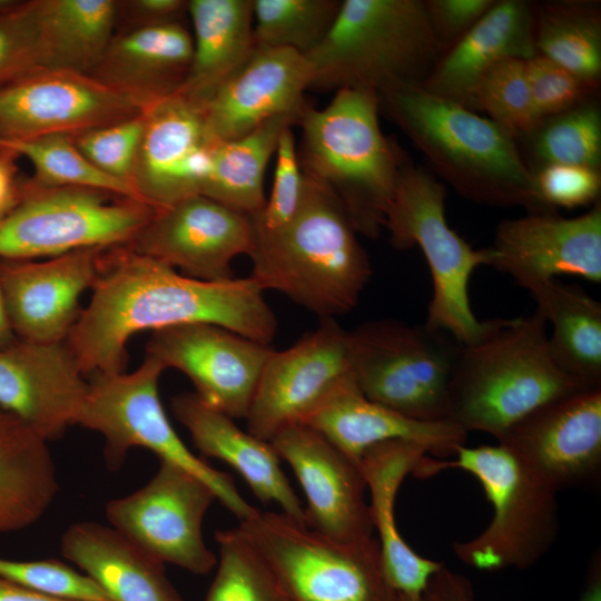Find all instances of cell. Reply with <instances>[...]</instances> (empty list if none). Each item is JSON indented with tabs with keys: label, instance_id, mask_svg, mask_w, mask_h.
<instances>
[{
	"label": "cell",
	"instance_id": "1",
	"mask_svg": "<svg viewBox=\"0 0 601 601\" xmlns=\"http://www.w3.org/2000/svg\"><path fill=\"white\" fill-rule=\"evenodd\" d=\"M92 290L66 339L88 376L125 372L126 344L146 329L207 323L265 345L276 336V316L250 276L196 279L128 245L102 249Z\"/></svg>",
	"mask_w": 601,
	"mask_h": 601
},
{
	"label": "cell",
	"instance_id": "2",
	"mask_svg": "<svg viewBox=\"0 0 601 601\" xmlns=\"http://www.w3.org/2000/svg\"><path fill=\"white\" fill-rule=\"evenodd\" d=\"M380 108L424 155L434 171L470 201L548 210L516 139L489 118L426 91L403 86L381 95Z\"/></svg>",
	"mask_w": 601,
	"mask_h": 601
},
{
	"label": "cell",
	"instance_id": "3",
	"mask_svg": "<svg viewBox=\"0 0 601 601\" xmlns=\"http://www.w3.org/2000/svg\"><path fill=\"white\" fill-rule=\"evenodd\" d=\"M356 235L336 197L305 176L300 205L287 224L254 226L250 277L319 318H335L356 307L372 276Z\"/></svg>",
	"mask_w": 601,
	"mask_h": 601
},
{
	"label": "cell",
	"instance_id": "4",
	"mask_svg": "<svg viewBox=\"0 0 601 601\" xmlns=\"http://www.w3.org/2000/svg\"><path fill=\"white\" fill-rule=\"evenodd\" d=\"M539 309L493 318L475 342L461 346L450 384L449 421L499 440L540 406L588 390L555 362Z\"/></svg>",
	"mask_w": 601,
	"mask_h": 601
},
{
	"label": "cell",
	"instance_id": "5",
	"mask_svg": "<svg viewBox=\"0 0 601 601\" xmlns=\"http://www.w3.org/2000/svg\"><path fill=\"white\" fill-rule=\"evenodd\" d=\"M380 109L376 92L341 89L325 108L308 106L297 124L302 173L328 189L355 231L368 238L384 227L407 165L398 146L382 132Z\"/></svg>",
	"mask_w": 601,
	"mask_h": 601
},
{
	"label": "cell",
	"instance_id": "6",
	"mask_svg": "<svg viewBox=\"0 0 601 601\" xmlns=\"http://www.w3.org/2000/svg\"><path fill=\"white\" fill-rule=\"evenodd\" d=\"M440 57L423 0H342L331 31L305 56L309 89L377 95L422 86Z\"/></svg>",
	"mask_w": 601,
	"mask_h": 601
},
{
	"label": "cell",
	"instance_id": "7",
	"mask_svg": "<svg viewBox=\"0 0 601 601\" xmlns=\"http://www.w3.org/2000/svg\"><path fill=\"white\" fill-rule=\"evenodd\" d=\"M453 456L441 461L426 454L413 474L425 479L447 469H460L476 479L491 503L493 515L487 526L471 540L454 542V554L481 571L533 566L558 536V492L501 443L463 445Z\"/></svg>",
	"mask_w": 601,
	"mask_h": 601
},
{
	"label": "cell",
	"instance_id": "8",
	"mask_svg": "<svg viewBox=\"0 0 601 601\" xmlns=\"http://www.w3.org/2000/svg\"><path fill=\"white\" fill-rule=\"evenodd\" d=\"M444 185L425 169L406 165L398 179L384 227L397 249L418 246L428 265L433 295L425 325L443 331L462 345L486 331L490 321H479L472 311L469 282L473 272L492 266V247L474 249L445 217Z\"/></svg>",
	"mask_w": 601,
	"mask_h": 601
},
{
	"label": "cell",
	"instance_id": "9",
	"mask_svg": "<svg viewBox=\"0 0 601 601\" xmlns=\"http://www.w3.org/2000/svg\"><path fill=\"white\" fill-rule=\"evenodd\" d=\"M165 368L146 357L131 373H95L77 425L101 434L104 459L109 470H118L132 447H145L160 461L174 464L207 484L218 501L239 521L259 511L238 492L233 477L196 456L170 424L158 392Z\"/></svg>",
	"mask_w": 601,
	"mask_h": 601
},
{
	"label": "cell",
	"instance_id": "10",
	"mask_svg": "<svg viewBox=\"0 0 601 601\" xmlns=\"http://www.w3.org/2000/svg\"><path fill=\"white\" fill-rule=\"evenodd\" d=\"M238 531L263 556L288 601H400L380 544L339 542L283 512H258Z\"/></svg>",
	"mask_w": 601,
	"mask_h": 601
},
{
	"label": "cell",
	"instance_id": "11",
	"mask_svg": "<svg viewBox=\"0 0 601 601\" xmlns=\"http://www.w3.org/2000/svg\"><path fill=\"white\" fill-rule=\"evenodd\" d=\"M462 344L427 325L376 319L348 332L349 365L371 401L407 417L449 421L450 384Z\"/></svg>",
	"mask_w": 601,
	"mask_h": 601
},
{
	"label": "cell",
	"instance_id": "12",
	"mask_svg": "<svg viewBox=\"0 0 601 601\" xmlns=\"http://www.w3.org/2000/svg\"><path fill=\"white\" fill-rule=\"evenodd\" d=\"M157 208L109 191L24 183L0 219V258L31 260L82 248L129 244Z\"/></svg>",
	"mask_w": 601,
	"mask_h": 601
},
{
	"label": "cell",
	"instance_id": "13",
	"mask_svg": "<svg viewBox=\"0 0 601 601\" xmlns=\"http://www.w3.org/2000/svg\"><path fill=\"white\" fill-rule=\"evenodd\" d=\"M215 500L214 491L198 477L160 461L142 487L107 503L106 516L114 529L164 564L207 574L217 558L205 543L203 521Z\"/></svg>",
	"mask_w": 601,
	"mask_h": 601
},
{
	"label": "cell",
	"instance_id": "14",
	"mask_svg": "<svg viewBox=\"0 0 601 601\" xmlns=\"http://www.w3.org/2000/svg\"><path fill=\"white\" fill-rule=\"evenodd\" d=\"M149 105L90 75L43 68L0 89V141L77 136L135 117Z\"/></svg>",
	"mask_w": 601,
	"mask_h": 601
},
{
	"label": "cell",
	"instance_id": "15",
	"mask_svg": "<svg viewBox=\"0 0 601 601\" xmlns=\"http://www.w3.org/2000/svg\"><path fill=\"white\" fill-rule=\"evenodd\" d=\"M351 374L348 331L335 318H321L314 331L268 357L245 417L248 432L269 442L300 423Z\"/></svg>",
	"mask_w": 601,
	"mask_h": 601
},
{
	"label": "cell",
	"instance_id": "16",
	"mask_svg": "<svg viewBox=\"0 0 601 601\" xmlns=\"http://www.w3.org/2000/svg\"><path fill=\"white\" fill-rule=\"evenodd\" d=\"M273 351L224 327L194 323L155 331L146 357L183 372L210 407L245 418Z\"/></svg>",
	"mask_w": 601,
	"mask_h": 601
},
{
	"label": "cell",
	"instance_id": "17",
	"mask_svg": "<svg viewBox=\"0 0 601 601\" xmlns=\"http://www.w3.org/2000/svg\"><path fill=\"white\" fill-rule=\"evenodd\" d=\"M127 245L186 276L221 282L234 278L235 257L252 253L254 225L250 216L194 195L158 208Z\"/></svg>",
	"mask_w": 601,
	"mask_h": 601
},
{
	"label": "cell",
	"instance_id": "18",
	"mask_svg": "<svg viewBox=\"0 0 601 601\" xmlns=\"http://www.w3.org/2000/svg\"><path fill=\"white\" fill-rule=\"evenodd\" d=\"M497 441L555 492L597 485L601 476V388L540 406Z\"/></svg>",
	"mask_w": 601,
	"mask_h": 601
},
{
	"label": "cell",
	"instance_id": "19",
	"mask_svg": "<svg viewBox=\"0 0 601 601\" xmlns=\"http://www.w3.org/2000/svg\"><path fill=\"white\" fill-rule=\"evenodd\" d=\"M269 443L304 491L306 526L339 542L373 536L366 484L355 462L303 423L284 427Z\"/></svg>",
	"mask_w": 601,
	"mask_h": 601
},
{
	"label": "cell",
	"instance_id": "20",
	"mask_svg": "<svg viewBox=\"0 0 601 601\" xmlns=\"http://www.w3.org/2000/svg\"><path fill=\"white\" fill-rule=\"evenodd\" d=\"M492 249V267L528 290L560 275L600 283L601 204L575 217L541 211L502 220Z\"/></svg>",
	"mask_w": 601,
	"mask_h": 601
},
{
	"label": "cell",
	"instance_id": "21",
	"mask_svg": "<svg viewBox=\"0 0 601 601\" xmlns=\"http://www.w3.org/2000/svg\"><path fill=\"white\" fill-rule=\"evenodd\" d=\"M216 140L200 106L180 93L144 110V129L131 184L155 208L201 195Z\"/></svg>",
	"mask_w": 601,
	"mask_h": 601
},
{
	"label": "cell",
	"instance_id": "22",
	"mask_svg": "<svg viewBox=\"0 0 601 601\" xmlns=\"http://www.w3.org/2000/svg\"><path fill=\"white\" fill-rule=\"evenodd\" d=\"M66 342L17 338L0 349V411L48 442L76 425L89 381Z\"/></svg>",
	"mask_w": 601,
	"mask_h": 601
},
{
	"label": "cell",
	"instance_id": "23",
	"mask_svg": "<svg viewBox=\"0 0 601 601\" xmlns=\"http://www.w3.org/2000/svg\"><path fill=\"white\" fill-rule=\"evenodd\" d=\"M104 248L69 252L41 262H0V284L11 327L19 339L66 342L92 288Z\"/></svg>",
	"mask_w": 601,
	"mask_h": 601
},
{
	"label": "cell",
	"instance_id": "24",
	"mask_svg": "<svg viewBox=\"0 0 601 601\" xmlns=\"http://www.w3.org/2000/svg\"><path fill=\"white\" fill-rule=\"evenodd\" d=\"M311 67L289 49L256 47L246 63L200 107L216 141L240 138L279 116L302 115L309 106Z\"/></svg>",
	"mask_w": 601,
	"mask_h": 601
},
{
	"label": "cell",
	"instance_id": "25",
	"mask_svg": "<svg viewBox=\"0 0 601 601\" xmlns=\"http://www.w3.org/2000/svg\"><path fill=\"white\" fill-rule=\"evenodd\" d=\"M300 423L321 433L357 465L370 447L386 441L413 442L427 453L447 457L467 439V432L453 422L414 420L368 400L353 374Z\"/></svg>",
	"mask_w": 601,
	"mask_h": 601
},
{
	"label": "cell",
	"instance_id": "26",
	"mask_svg": "<svg viewBox=\"0 0 601 601\" xmlns=\"http://www.w3.org/2000/svg\"><path fill=\"white\" fill-rule=\"evenodd\" d=\"M538 55L533 6L523 0L495 1L491 9L436 61L422 87L476 112L483 77L506 59Z\"/></svg>",
	"mask_w": 601,
	"mask_h": 601
},
{
	"label": "cell",
	"instance_id": "27",
	"mask_svg": "<svg viewBox=\"0 0 601 601\" xmlns=\"http://www.w3.org/2000/svg\"><path fill=\"white\" fill-rule=\"evenodd\" d=\"M170 404L201 454L230 465L260 502L276 503L284 514L305 524L304 506L269 442L243 431L234 418L210 407L195 393L178 394Z\"/></svg>",
	"mask_w": 601,
	"mask_h": 601
},
{
	"label": "cell",
	"instance_id": "28",
	"mask_svg": "<svg viewBox=\"0 0 601 601\" xmlns=\"http://www.w3.org/2000/svg\"><path fill=\"white\" fill-rule=\"evenodd\" d=\"M426 454L416 443L394 440L370 447L358 462L370 492V515L386 578L398 594L408 597L423 595L431 577L444 565L415 552L395 521L398 489Z\"/></svg>",
	"mask_w": 601,
	"mask_h": 601
},
{
	"label": "cell",
	"instance_id": "29",
	"mask_svg": "<svg viewBox=\"0 0 601 601\" xmlns=\"http://www.w3.org/2000/svg\"><path fill=\"white\" fill-rule=\"evenodd\" d=\"M193 37L183 22L115 32L90 76L152 104L178 93L189 72Z\"/></svg>",
	"mask_w": 601,
	"mask_h": 601
},
{
	"label": "cell",
	"instance_id": "30",
	"mask_svg": "<svg viewBox=\"0 0 601 601\" xmlns=\"http://www.w3.org/2000/svg\"><path fill=\"white\" fill-rule=\"evenodd\" d=\"M61 553L114 601H184L164 563L112 526L91 521L70 525Z\"/></svg>",
	"mask_w": 601,
	"mask_h": 601
},
{
	"label": "cell",
	"instance_id": "31",
	"mask_svg": "<svg viewBox=\"0 0 601 601\" xmlns=\"http://www.w3.org/2000/svg\"><path fill=\"white\" fill-rule=\"evenodd\" d=\"M193 57L178 93L203 106L256 49L254 0H188Z\"/></svg>",
	"mask_w": 601,
	"mask_h": 601
},
{
	"label": "cell",
	"instance_id": "32",
	"mask_svg": "<svg viewBox=\"0 0 601 601\" xmlns=\"http://www.w3.org/2000/svg\"><path fill=\"white\" fill-rule=\"evenodd\" d=\"M59 491L48 441L0 411V533L38 521Z\"/></svg>",
	"mask_w": 601,
	"mask_h": 601
},
{
	"label": "cell",
	"instance_id": "33",
	"mask_svg": "<svg viewBox=\"0 0 601 601\" xmlns=\"http://www.w3.org/2000/svg\"><path fill=\"white\" fill-rule=\"evenodd\" d=\"M551 323L548 335L559 366L584 388H601V304L578 286L555 279L529 290Z\"/></svg>",
	"mask_w": 601,
	"mask_h": 601
},
{
	"label": "cell",
	"instance_id": "34",
	"mask_svg": "<svg viewBox=\"0 0 601 601\" xmlns=\"http://www.w3.org/2000/svg\"><path fill=\"white\" fill-rule=\"evenodd\" d=\"M298 121L296 116H279L240 138L216 141L201 195L250 217L259 214L266 203V167L282 134Z\"/></svg>",
	"mask_w": 601,
	"mask_h": 601
},
{
	"label": "cell",
	"instance_id": "35",
	"mask_svg": "<svg viewBox=\"0 0 601 601\" xmlns=\"http://www.w3.org/2000/svg\"><path fill=\"white\" fill-rule=\"evenodd\" d=\"M46 68L87 73L116 32V0H36Z\"/></svg>",
	"mask_w": 601,
	"mask_h": 601
},
{
	"label": "cell",
	"instance_id": "36",
	"mask_svg": "<svg viewBox=\"0 0 601 601\" xmlns=\"http://www.w3.org/2000/svg\"><path fill=\"white\" fill-rule=\"evenodd\" d=\"M536 52L597 88L601 78V11L590 1L532 4Z\"/></svg>",
	"mask_w": 601,
	"mask_h": 601
},
{
	"label": "cell",
	"instance_id": "37",
	"mask_svg": "<svg viewBox=\"0 0 601 601\" xmlns=\"http://www.w3.org/2000/svg\"><path fill=\"white\" fill-rule=\"evenodd\" d=\"M0 148L28 159L35 169L31 180L39 186L91 188L146 203L132 185L98 169L78 149L72 136L51 135L30 140L0 141Z\"/></svg>",
	"mask_w": 601,
	"mask_h": 601
},
{
	"label": "cell",
	"instance_id": "38",
	"mask_svg": "<svg viewBox=\"0 0 601 601\" xmlns=\"http://www.w3.org/2000/svg\"><path fill=\"white\" fill-rule=\"evenodd\" d=\"M342 0H254L256 47L306 56L331 31Z\"/></svg>",
	"mask_w": 601,
	"mask_h": 601
},
{
	"label": "cell",
	"instance_id": "39",
	"mask_svg": "<svg viewBox=\"0 0 601 601\" xmlns=\"http://www.w3.org/2000/svg\"><path fill=\"white\" fill-rule=\"evenodd\" d=\"M524 138L539 167L571 165L600 171L601 112L590 100L542 119Z\"/></svg>",
	"mask_w": 601,
	"mask_h": 601
},
{
	"label": "cell",
	"instance_id": "40",
	"mask_svg": "<svg viewBox=\"0 0 601 601\" xmlns=\"http://www.w3.org/2000/svg\"><path fill=\"white\" fill-rule=\"evenodd\" d=\"M215 536L219 559L205 601H288L266 561L237 528Z\"/></svg>",
	"mask_w": 601,
	"mask_h": 601
},
{
	"label": "cell",
	"instance_id": "41",
	"mask_svg": "<svg viewBox=\"0 0 601 601\" xmlns=\"http://www.w3.org/2000/svg\"><path fill=\"white\" fill-rule=\"evenodd\" d=\"M476 111L483 110L489 119L513 138L526 137L540 122L525 72V61L506 59L494 66L481 80L476 95Z\"/></svg>",
	"mask_w": 601,
	"mask_h": 601
},
{
	"label": "cell",
	"instance_id": "42",
	"mask_svg": "<svg viewBox=\"0 0 601 601\" xmlns=\"http://www.w3.org/2000/svg\"><path fill=\"white\" fill-rule=\"evenodd\" d=\"M46 68L36 0L0 9V89Z\"/></svg>",
	"mask_w": 601,
	"mask_h": 601
},
{
	"label": "cell",
	"instance_id": "43",
	"mask_svg": "<svg viewBox=\"0 0 601 601\" xmlns=\"http://www.w3.org/2000/svg\"><path fill=\"white\" fill-rule=\"evenodd\" d=\"M0 577L40 594L68 601H114L89 575L55 559L0 558Z\"/></svg>",
	"mask_w": 601,
	"mask_h": 601
},
{
	"label": "cell",
	"instance_id": "44",
	"mask_svg": "<svg viewBox=\"0 0 601 601\" xmlns=\"http://www.w3.org/2000/svg\"><path fill=\"white\" fill-rule=\"evenodd\" d=\"M142 129L144 111L135 117L72 137L78 149L98 169L132 185L131 175Z\"/></svg>",
	"mask_w": 601,
	"mask_h": 601
},
{
	"label": "cell",
	"instance_id": "45",
	"mask_svg": "<svg viewBox=\"0 0 601 601\" xmlns=\"http://www.w3.org/2000/svg\"><path fill=\"white\" fill-rule=\"evenodd\" d=\"M525 72L540 121L589 101L590 95L597 90L539 53L525 61Z\"/></svg>",
	"mask_w": 601,
	"mask_h": 601
},
{
	"label": "cell",
	"instance_id": "46",
	"mask_svg": "<svg viewBox=\"0 0 601 601\" xmlns=\"http://www.w3.org/2000/svg\"><path fill=\"white\" fill-rule=\"evenodd\" d=\"M293 127L287 128L280 136L276 156V168L273 187L263 210L253 216L256 228L275 230L287 224L297 211L305 187V176L302 173Z\"/></svg>",
	"mask_w": 601,
	"mask_h": 601
},
{
	"label": "cell",
	"instance_id": "47",
	"mask_svg": "<svg viewBox=\"0 0 601 601\" xmlns=\"http://www.w3.org/2000/svg\"><path fill=\"white\" fill-rule=\"evenodd\" d=\"M543 206L575 208L597 203L601 190L600 171L571 165H545L533 171Z\"/></svg>",
	"mask_w": 601,
	"mask_h": 601
},
{
	"label": "cell",
	"instance_id": "48",
	"mask_svg": "<svg viewBox=\"0 0 601 601\" xmlns=\"http://www.w3.org/2000/svg\"><path fill=\"white\" fill-rule=\"evenodd\" d=\"M494 2V0H425V10L441 56L456 43Z\"/></svg>",
	"mask_w": 601,
	"mask_h": 601
},
{
	"label": "cell",
	"instance_id": "49",
	"mask_svg": "<svg viewBox=\"0 0 601 601\" xmlns=\"http://www.w3.org/2000/svg\"><path fill=\"white\" fill-rule=\"evenodd\" d=\"M188 17L186 0L117 1L116 32L141 27L183 22Z\"/></svg>",
	"mask_w": 601,
	"mask_h": 601
},
{
	"label": "cell",
	"instance_id": "50",
	"mask_svg": "<svg viewBox=\"0 0 601 601\" xmlns=\"http://www.w3.org/2000/svg\"><path fill=\"white\" fill-rule=\"evenodd\" d=\"M426 601H476L470 580L443 565L430 579Z\"/></svg>",
	"mask_w": 601,
	"mask_h": 601
},
{
	"label": "cell",
	"instance_id": "51",
	"mask_svg": "<svg viewBox=\"0 0 601 601\" xmlns=\"http://www.w3.org/2000/svg\"><path fill=\"white\" fill-rule=\"evenodd\" d=\"M12 151L0 148V219L21 199L24 183L17 177L16 159Z\"/></svg>",
	"mask_w": 601,
	"mask_h": 601
},
{
	"label": "cell",
	"instance_id": "52",
	"mask_svg": "<svg viewBox=\"0 0 601 601\" xmlns=\"http://www.w3.org/2000/svg\"><path fill=\"white\" fill-rule=\"evenodd\" d=\"M578 601H601V553L594 552L590 559L584 588Z\"/></svg>",
	"mask_w": 601,
	"mask_h": 601
},
{
	"label": "cell",
	"instance_id": "53",
	"mask_svg": "<svg viewBox=\"0 0 601 601\" xmlns=\"http://www.w3.org/2000/svg\"><path fill=\"white\" fill-rule=\"evenodd\" d=\"M0 601H68L47 597L0 577Z\"/></svg>",
	"mask_w": 601,
	"mask_h": 601
},
{
	"label": "cell",
	"instance_id": "54",
	"mask_svg": "<svg viewBox=\"0 0 601 601\" xmlns=\"http://www.w3.org/2000/svg\"><path fill=\"white\" fill-rule=\"evenodd\" d=\"M17 339V336L11 327L4 298L2 294V288L0 284V349L10 345Z\"/></svg>",
	"mask_w": 601,
	"mask_h": 601
},
{
	"label": "cell",
	"instance_id": "55",
	"mask_svg": "<svg viewBox=\"0 0 601 601\" xmlns=\"http://www.w3.org/2000/svg\"><path fill=\"white\" fill-rule=\"evenodd\" d=\"M398 598H400V601H426L424 594L418 595V597H408V595L398 594Z\"/></svg>",
	"mask_w": 601,
	"mask_h": 601
},
{
	"label": "cell",
	"instance_id": "56",
	"mask_svg": "<svg viewBox=\"0 0 601 601\" xmlns=\"http://www.w3.org/2000/svg\"><path fill=\"white\" fill-rule=\"evenodd\" d=\"M14 0H0V9L11 4Z\"/></svg>",
	"mask_w": 601,
	"mask_h": 601
}]
</instances>
